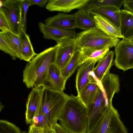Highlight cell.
Returning <instances> with one entry per match:
<instances>
[{
  "label": "cell",
  "mask_w": 133,
  "mask_h": 133,
  "mask_svg": "<svg viewBox=\"0 0 133 133\" xmlns=\"http://www.w3.org/2000/svg\"><path fill=\"white\" fill-rule=\"evenodd\" d=\"M53 127L56 133H69L60 124L57 123L54 125Z\"/></svg>",
  "instance_id": "cell-35"
},
{
  "label": "cell",
  "mask_w": 133,
  "mask_h": 133,
  "mask_svg": "<svg viewBox=\"0 0 133 133\" xmlns=\"http://www.w3.org/2000/svg\"><path fill=\"white\" fill-rule=\"evenodd\" d=\"M41 100V87L32 88L29 95L26 103L25 112L26 123L31 125L34 115Z\"/></svg>",
  "instance_id": "cell-14"
},
{
  "label": "cell",
  "mask_w": 133,
  "mask_h": 133,
  "mask_svg": "<svg viewBox=\"0 0 133 133\" xmlns=\"http://www.w3.org/2000/svg\"><path fill=\"white\" fill-rule=\"evenodd\" d=\"M66 81L63 77L61 70L54 63L51 65L42 87L63 91Z\"/></svg>",
  "instance_id": "cell-13"
},
{
  "label": "cell",
  "mask_w": 133,
  "mask_h": 133,
  "mask_svg": "<svg viewBox=\"0 0 133 133\" xmlns=\"http://www.w3.org/2000/svg\"><path fill=\"white\" fill-rule=\"evenodd\" d=\"M28 133H56L53 127L50 125L42 127H38L31 125Z\"/></svg>",
  "instance_id": "cell-30"
},
{
  "label": "cell",
  "mask_w": 133,
  "mask_h": 133,
  "mask_svg": "<svg viewBox=\"0 0 133 133\" xmlns=\"http://www.w3.org/2000/svg\"><path fill=\"white\" fill-rule=\"evenodd\" d=\"M59 120V124L69 133H88L87 108L77 96H69Z\"/></svg>",
  "instance_id": "cell-3"
},
{
  "label": "cell",
  "mask_w": 133,
  "mask_h": 133,
  "mask_svg": "<svg viewBox=\"0 0 133 133\" xmlns=\"http://www.w3.org/2000/svg\"><path fill=\"white\" fill-rule=\"evenodd\" d=\"M43 109L50 125L54 127L59 120L69 95L63 91L41 87Z\"/></svg>",
  "instance_id": "cell-4"
},
{
  "label": "cell",
  "mask_w": 133,
  "mask_h": 133,
  "mask_svg": "<svg viewBox=\"0 0 133 133\" xmlns=\"http://www.w3.org/2000/svg\"><path fill=\"white\" fill-rule=\"evenodd\" d=\"M80 55V49L76 46L75 50L70 59L64 68L61 70L63 77L66 80L79 66Z\"/></svg>",
  "instance_id": "cell-26"
},
{
  "label": "cell",
  "mask_w": 133,
  "mask_h": 133,
  "mask_svg": "<svg viewBox=\"0 0 133 133\" xmlns=\"http://www.w3.org/2000/svg\"><path fill=\"white\" fill-rule=\"evenodd\" d=\"M0 49L14 58H17L16 55L12 48L0 36Z\"/></svg>",
  "instance_id": "cell-31"
},
{
  "label": "cell",
  "mask_w": 133,
  "mask_h": 133,
  "mask_svg": "<svg viewBox=\"0 0 133 133\" xmlns=\"http://www.w3.org/2000/svg\"><path fill=\"white\" fill-rule=\"evenodd\" d=\"M19 36L21 44V59L28 62L37 54L34 51L29 35L23 29Z\"/></svg>",
  "instance_id": "cell-23"
},
{
  "label": "cell",
  "mask_w": 133,
  "mask_h": 133,
  "mask_svg": "<svg viewBox=\"0 0 133 133\" xmlns=\"http://www.w3.org/2000/svg\"><path fill=\"white\" fill-rule=\"evenodd\" d=\"M76 39V46L80 49L115 47L119 41V38L110 36L97 28L77 34Z\"/></svg>",
  "instance_id": "cell-5"
},
{
  "label": "cell",
  "mask_w": 133,
  "mask_h": 133,
  "mask_svg": "<svg viewBox=\"0 0 133 133\" xmlns=\"http://www.w3.org/2000/svg\"><path fill=\"white\" fill-rule=\"evenodd\" d=\"M23 0H2L0 2V8L5 14L11 23L12 32L18 36L23 29Z\"/></svg>",
  "instance_id": "cell-7"
},
{
  "label": "cell",
  "mask_w": 133,
  "mask_h": 133,
  "mask_svg": "<svg viewBox=\"0 0 133 133\" xmlns=\"http://www.w3.org/2000/svg\"><path fill=\"white\" fill-rule=\"evenodd\" d=\"M31 125L38 127H42L50 125L44 114L42 107V100L34 115Z\"/></svg>",
  "instance_id": "cell-27"
},
{
  "label": "cell",
  "mask_w": 133,
  "mask_h": 133,
  "mask_svg": "<svg viewBox=\"0 0 133 133\" xmlns=\"http://www.w3.org/2000/svg\"><path fill=\"white\" fill-rule=\"evenodd\" d=\"M96 62L95 61H88L79 66L76 78V87L77 94L93 80V70Z\"/></svg>",
  "instance_id": "cell-11"
},
{
  "label": "cell",
  "mask_w": 133,
  "mask_h": 133,
  "mask_svg": "<svg viewBox=\"0 0 133 133\" xmlns=\"http://www.w3.org/2000/svg\"><path fill=\"white\" fill-rule=\"evenodd\" d=\"M31 5H36L40 7H43L46 5L48 0H29Z\"/></svg>",
  "instance_id": "cell-34"
},
{
  "label": "cell",
  "mask_w": 133,
  "mask_h": 133,
  "mask_svg": "<svg viewBox=\"0 0 133 133\" xmlns=\"http://www.w3.org/2000/svg\"><path fill=\"white\" fill-rule=\"evenodd\" d=\"M93 16L97 28L110 36L122 38L119 28L101 16L98 15Z\"/></svg>",
  "instance_id": "cell-19"
},
{
  "label": "cell",
  "mask_w": 133,
  "mask_h": 133,
  "mask_svg": "<svg viewBox=\"0 0 133 133\" xmlns=\"http://www.w3.org/2000/svg\"><path fill=\"white\" fill-rule=\"evenodd\" d=\"M115 66L125 71L133 68V43L123 39L115 47Z\"/></svg>",
  "instance_id": "cell-8"
},
{
  "label": "cell",
  "mask_w": 133,
  "mask_h": 133,
  "mask_svg": "<svg viewBox=\"0 0 133 133\" xmlns=\"http://www.w3.org/2000/svg\"><path fill=\"white\" fill-rule=\"evenodd\" d=\"M0 36L12 48L17 58L21 59V44L19 36L10 31H1Z\"/></svg>",
  "instance_id": "cell-24"
},
{
  "label": "cell",
  "mask_w": 133,
  "mask_h": 133,
  "mask_svg": "<svg viewBox=\"0 0 133 133\" xmlns=\"http://www.w3.org/2000/svg\"><path fill=\"white\" fill-rule=\"evenodd\" d=\"M123 4L124 10L133 14V0H125Z\"/></svg>",
  "instance_id": "cell-33"
},
{
  "label": "cell",
  "mask_w": 133,
  "mask_h": 133,
  "mask_svg": "<svg viewBox=\"0 0 133 133\" xmlns=\"http://www.w3.org/2000/svg\"><path fill=\"white\" fill-rule=\"evenodd\" d=\"M91 133H128L119 115L112 105Z\"/></svg>",
  "instance_id": "cell-6"
},
{
  "label": "cell",
  "mask_w": 133,
  "mask_h": 133,
  "mask_svg": "<svg viewBox=\"0 0 133 133\" xmlns=\"http://www.w3.org/2000/svg\"><path fill=\"white\" fill-rule=\"evenodd\" d=\"M118 75L109 72L100 82L98 89L91 105L87 108L88 128L93 130L109 107L116 93L120 91Z\"/></svg>",
  "instance_id": "cell-1"
},
{
  "label": "cell",
  "mask_w": 133,
  "mask_h": 133,
  "mask_svg": "<svg viewBox=\"0 0 133 133\" xmlns=\"http://www.w3.org/2000/svg\"><path fill=\"white\" fill-rule=\"evenodd\" d=\"M38 26L44 38L54 40L57 43L66 39L76 38L77 36V33L72 30H62L41 22L38 23Z\"/></svg>",
  "instance_id": "cell-10"
},
{
  "label": "cell",
  "mask_w": 133,
  "mask_h": 133,
  "mask_svg": "<svg viewBox=\"0 0 133 133\" xmlns=\"http://www.w3.org/2000/svg\"><path fill=\"white\" fill-rule=\"evenodd\" d=\"M130 42L133 43V38L128 41Z\"/></svg>",
  "instance_id": "cell-36"
},
{
  "label": "cell",
  "mask_w": 133,
  "mask_h": 133,
  "mask_svg": "<svg viewBox=\"0 0 133 133\" xmlns=\"http://www.w3.org/2000/svg\"><path fill=\"white\" fill-rule=\"evenodd\" d=\"M76 38L67 39L57 43L55 64L61 70L72 57L76 47Z\"/></svg>",
  "instance_id": "cell-9"
},
{
  "label": "cell",
  "mask_w": 133,
  "mask_h": 133,
  "mask_svg": "<svg viewBox=\"0 0 133 133\" xmlns=\"http://www.w3.org/2000/svg\"><path fill=\"white\" fill-rule=\"evenodd\" d=\"M74 14L61 13L48 17L45 21V24L62 30H72L76 28L74 21Z\"/></svg>",
  "instance_id": "cell-15"
},
{
  "label": "cell",
  "mask_w": 133,
  "mask_h": 133,
  "mask_svg": "<svg viewBox=\"0 0 133 133\" xmlns=\"http://www.w3.org/2000/svg\"><path fill=\"white\" fill-rule=\"evenodd\" d=\"M31 5L29 0H23L22 4V26L23 30L26 31V15L28 9Z\"/></svg>",
  "instance_id": "cell-32"
},
{
  "label": "cell",
  "mask_w": 133,
  "mask_h": 133,
  "mask_svg": "<svg viewBox=\"0 0 133 133\" xmlns=\"http://www.w3.org/2000/svg\"><path fill=\"white\" fill-rule=\"evenodd\" d=\"M109 48L101 49H80L79 66L88 61L98 62L104 58L109 52Z\"/></svg>",
  "instance_id": "cell-22"
},
{
  "label": "cell",
  "mask_w": 133,
  "mask_h": 133,
  "mask_svg": "<svg viewBox=\"0 0 133 133\" xmlns=\"http://www.w3.org/2000/svg\"><path fill=\"white\" fill-rule=\"evenodd\" d=\"M125 0H90L84 8L89 11L100 8L112 6L119 9Z\"/></svg>",
  "instance_id": "cell-25"
},
{
  "label": "cell",
  "mask_w": 133,
  "mask_h": 133,
  "mask_svg": "<svg viewBox=\"0 0 133 133\" xmlns=\"http://www.w3.org/2000/svg\"><path fill=\"white\" fill-rule=\"evenodd\" d=\"M90 0H50L46 8L51 11L68 13L72 10L84 8Z\"/></svg>",
  "instance_id": "cell-12"
},
{
  "label": "cell",
  "mask_w": 133,
  "mask_h": 133,
  "mask_svg": "<svg viewBox=\"0 0 133 133\" xmlns=\"http://www.w3.org/2000/svg\"><path fill=\"white\" fill-rule=\"evenodd\" d=\"M74 14L76 28L84 30L97 28L93 16L84 8L79 9Z\"/></svg>",
  "instance_id": "cell-18"
},
{
  "label": "cell",
  "mask_w": 133,
  "mask_h": 133,
  "mask_svg": "<svg viewBox=\"0 0 133 133\" xmlns=\"http://www.w3.org/2000/svg\"><path fill=\"white\" fill-rule=\"evenodd\" d=\"M120 10L115 7L107 6L88 12L93 15H98L103 16L119 28Z\"/></svg>",
  "instance_id": "cell-21"
},
{
  "label": "cell",
  "mask_w": 133,
  "mask_h": 133,
  "mask_svg": "<svg viewBox=\"0 0 133 133\" xmlns=\"http://www.w3.org/2000/svg\"><path fill=\"white\" fill-rule=\"evenodd\" d=\"M0 29L1 31H10L12 32V27L8 17L0 8Z\"/></svg>",
  "instance_id": "cell-29"
},
{
  "label": "cell",
  "mask_w": 133,
  "mask_h": 133,
  "mask_svg": "<svg viewBox=\"0 0 133 133\" xmlns=\"http://www.w3.org/2000/svg\"><path fill=\"white\" fill-rule=\"evenodd\" d=\"M119 28L123 39L129 41L133 38V14L120 10Z\"/></svg>",
  "instance_id": "cell-17"
},
{
  "label": "cell",
  "mask_w": 133,
  "mask_h": 133,
  "mask_svg": "<svg viewBox=\"0 0 133 133\" xmlns=\"http://www.w3.org/2000/svg\"><path fill=\"white\" fill-rule=\"evenodd\" d=\"M20 129L14 124L5 120H0V133H22Z\"/></svg>",
  "instance_id": "cell-28"
},
{
  "label": "cell",
  "mask_w": 133,
  "mask_h": 133,
  "mask_svg": "<svg viewBox=\"0 0 133 133\" xmlns=\"http://www.w3.org/2000/svg\"><path fill=\"white\" fill-rule=\"evenodd\" d=\"M100 82L94 76L93 80L77 94L80 100L87 108L89 107L93 102L98 91Z\"/></svg>",
  "instance_id": "cell-16"
},
{
  "label": "cell",
  "mask_w": 133,
  "mask_h": 133,
  "mask_svg": "<svg viewBox=\"0 0 133 133\" xmlns=\"http://www.w3.org/2000/svg\"><path fill=\"white\" fill-rule=\"evenodd\" d=\"M114 53L109 52L103 58L99 60L97 66L94 68L93 73L95 77L101 82L109 72L112 65Z\"/></svg>",
  "instance_id": "cell-20"
},
{
  "label": "cell",
  "mask_w": 133,
  "mask_h": 133,
  "mask_svg": "<svg viewBox=\"0 0 133 133\" xmlns=\"http://www.w3.org/2000/svg\"><path fill=\"white\" fill-rule=\"evenodd\" d=\"M56 52L55 46L49 48L37 54L26 64L23 71V80L27 88L42 86L51 65L55 63Z\"/></svg>",
  "instance_id": "cell-2"
}]
</instances>
